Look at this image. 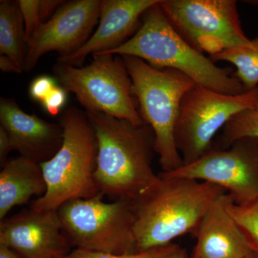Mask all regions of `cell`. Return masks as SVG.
<instances>
[{
	"label": "cell",
	"mask_w": 258,
	"mask_h": 258,
	"mask_svg": "<svg viewBox=\"0 0 258 258\" xmlns=\"http://www.w3.org/2000/svg\"><path fill=\"white\" fill-rule=\"evenodd\" d=\"M215 61H225L236 68L235 76L243 86L244 91L258 87V37L250 43L242 46L226 49L217 55L210 56Z\"/></svg>",
	"instance_id": "18"
},
{
	"label": "cell",
	"mask_w": 258,
	"mask_h": 258,
	"mask_svg": "<svg viewBox=\"0 0 258 258\" xmlns=\"http://www.w3.org/2000/svg\"><path fill=\"white\" fill-rule=\"evenodd\" d=\"M0 244L22 258H63L71 252L57 210L30 208L0 222Z\"/></svg>",
	"instance_id": "12"
},
{
	"label": "cell",
	"mask_w": 258,
	"mask_h": 258,
	"mask_svg": "<svg viewBox=\"0 0 258 258\" xmlns=\"http://www.w3.org/2000/svg\"><path fill=\"white\" fill-rule=\"evenodd\" d=\"M68 93L62 88L56 87L42 103L47 113L51 115H57L67 101Z\"/></svg>",
	"instance_id": "24"
},
{
	"label": "cell",
	"mask_w": 258,
	"mask_h": 258,
	"mask_svg": "<svg viewBox=\"0 0 258 258\" xmlns=\"http://www.w3.org/2000/svg\"><path fill=\"white\" fill-rule=\"evenodd\" d=\"M86 113L98 140L94 177L100 193L112 201H134L157 177L152 168V128L100 112Z\"/></svg>",
	"instance_id": "1"
},
{
	"label": "cell",
	"mask_w": 258,
	"mask_h": 258,
	"mask_svg": "<svg viewBox=\"0 0 258 258\" xmlns=\"http://www.w3.org/2000/svg\"><path fill=\"white\" fill-rule=\"evenodd\" d=\"M161 0H101L99 25L89 40L73 55L57 61L82 67L88 55L120 47L138 30L144 13Z\"/></svg>",
	"instance_id": "13"
},
{
	"label": "cell",
	"mask_w": 258,
	"mask_h": 258,
	"mask_svg": "<svg viewBox=\"0 0 258 258\" xmlns=\"http://www.w3.org/2000/svg\"><path fill=\"white\" fill-rule=\"evenodd\" d=\"M230 211L252 248L258 252V198L242 206L233 203Z\"/></svg>",
	"instance_id": "20"
},
{
	"label": "cell",
	"mask_w": 258,
	"mask_h": 258,
	"mask_svg": "<svg viewBox=\"0 0 258 258\" xmlns=\"http://www.w3.org/2000/svg\"><path fill=\"white\" fill-rule=\"evenodd\" d=\"M233 203L226 192L212 204L195 233L193 258H247L254 252L231 214Z\"/></svg>",
	"instance_id": "15"
},
{
	"label": "cell",
	"mask_w": 258,
	"mask_h": 258,
	"mask_svg": "<svg viewBox=\"0 0 258 258\" xmlns=\"http://www.w3.org/2000/svg\"><path fill=\"white\" fill-rule=\"evenodd\" d=\"M66 3L63 0H40V15L42 23L50 20Z\"/></svg>",
	"instance_id": "25"
},
{
	"label": "cell",
	"mask_w": 258,
	"mask_h": 258,
	"mask_svg": "<svg viewBox=\"0 0 258 258\" xmlns=\"http://www.w3.org/2000/svg\"><path fill=\"white\" fill-rule=\"evenodd\" d=\"M13 151V145L8 134L0 126V165L1 167L9 160L8 156Z\"/></svg>",
	"instance_id": "26"
},
{
	"label": "cell",
	"mask_w": 258,
	"mask_h": 258,
	"mask_svg": "<svg viewBox=\"0 0 258 258\" xmlns=\"http://www.w3.org/2000/svg\"><path fill=\"white\" fill-rule=\"evenodd\" d=\"M55 83V79L50 76H38L30 84L29 88L30 96L35 101L43 103L54 88L57 87Z\"/></svg>",
	"instance_id": "23"
},
{
	"label": "cell",
	"mask_w": 258,
	"mask_h": 258,
	"mask_svg": "<svg viewBox=\"0 0 258 258\" xmlns=\"http://www.w3.org/2000/svg\"><path fill=\"white\" fill-rule=\"evenodd\" d=\"M101 7V0L66 2L30 39L24 71L30 72L47 52L55 51L59 57H64L79 50L92 35L99 21Z\"/></svg>",
	"instance_id": "11"
},
{
	"label": "cell",
	"mask_w": 258,
	"mask_h": 258,
	"mask_svg": "<svg viewBox=\"0 0 258 258\" xmlns=\"http://www.w3.org/2000/svg\"><path fill=\"white\" fill-rule=\"evenodd\" d=\"M0 126L9 136L13 150L37 164L50 160L63 142L60 123H52L22 110L14 98H0Z\"/></svg>",
	"instance_id": "14"
},
{
	"label": "cell",
	"mask_w": 258,
	"mask_h": 258,
	"mask_svg": "<svg viewBox=\"0 0 258 258\" xmlns=\"http://www.w3.org/2000/svg\"><path fill=\"white\" fill-rule=\"evenodd\" d=\"M25 23L27 45L42 23L40 20V0H18Z\"/></svg>",
	"instance_id": "22"
},
{
	"label": "cell",
	"mask_w": 258,
	"mask_h": 258,
	"mask_svg": "<svg viewBox=\"0 0 258 258\" xmlns=\"http://www.w3.org/2000/svg\"><path fill=\"white\" fill-rule=\"evenodd\" d=\"M174 243L163 247L139 251L132 254H113L89 249L76 248L71 251L63 258H166L179 247Z\"/></svg>",
	"instance_id": "21"
},
{
	"label": "cell",
	"mask_w": 258,
	"mask_h": 258,
	"mask_svg": "<svg viewBox=\"0 0 258 258\" xmlns=\"http://www.w3.org/2000/svg\"><path fill=\"white\" fill-rule=\"evenodd\" d=\"M247 258H258V252L254 250V252Z\"/></svg>",
	"instance_id": "30"
},
{
	"label": "cell",
	"mask_w": 258,
	"mask_h": 258,
	"mask_svg": "<svg viewBox=\"0 0 258 258\" xmlns=\"http://www.w3.org/2000/svg\"><path fill=\"white\" fill-rule=\"evenodd\" d=\"M0 69L4 73L21 74L23 69L8 56L0 55Z\"/></svg>",
	"instance_id": "27"
},
{
	"label": "cell",
	"mask_w": 258,
	"mask_h": 258,
	"mask_svg": "<svg viewBox=\"0 0 258 258\" xmlns=\"http://www.w3.org/2000/svg\"><path fill=\"white\" fill-rule=\"evenodd\" d=\"M59 123L63 128V142L52 159L40 164L47 191L31 202L33 210H57L71 200L101 194L94 177L98 140L86 111L70 107Z\"/></svg>",
	"instance_id": "4"
},
{
	"label": "cell",
	"mask_w": 258,
	"mask_h": 258,
	"mask_svg": "<svg viewBox=\"0 0 258 258\" xmlns=\"http://www.w3.org/2000/svg\"><path fill=\"white\" fill-rule=\"evenodd\" d=\"M103 196L78 199L57 210L62 232L76 248L113 254L137 251L134 201H103Z\"/></svg>",
	"instance_id": "7"
},
{
	"label": "cell",
	"mask_w": 258,
	"mask_h": 258,
	"mask_svg": "<svg viewBox=\"0 0 258 258\" xmlns=\"http://www.w3.org/2000/svg\"><path fill=\"white\" fill-rule=\"evenodd\" d=\"M166 258H189V257L186 251L179 247Z\"/></svg>",
	"instance_id": "29"
},
{
	"label": "cell",
	"mask_w": 258,
	"mask_h": 258,
	"mask_svg": "<svg viewBox=\"0 0 258 258\" xmlns=\"http://www.w3.org/2000/svg\"><path fill=\"white\" fill-rule=\"evenodd\" d=\"M258 139V104L235 115L222 128L212 147L226 149L242 139Z\"/></svg>",
	"instance_id": "19"
},
{
	"label": "cell",
	"mask_w": 258,
	"mask_h": 258,
	"mask_svg": "<svg viewBox=\"0 0 258 258\" xmlns=\"http://www.w3.org/2000/svg\"><path fill=\"white\" fill-rule=\"evenodd\" d=\"M25 23L18 1H0V55L8 56L24 71L27 53Z\"/></svg>",
	"instance_id": "17"
},
{
	"label": "cell",
	"mask_w": 258,
	"mask_h": 258,
	"mask_svg": "<svg viewBox=\"0 0 258 258\" xmlns=\"http://www.w3.org/2000/svg\"><path fill=\"white\" fill-rule=\"evenodd\" d=\"M159 3L144 13L138 30L123 45L98 54L139 57L153 67L179 71L196 84L217 92L229 95L246 92L235 74L216 66L176 31Z\"/></svg>",
	"instance_id": "3"
},
{
	"label": "cell",
	"mask_w": 258,
	"mask_h": 258,
	"mask_svg": "<svg viewBox=\"0 0 258 258\" xmlns=\"http://www.w3.org/2000/svg\"><path fill=\"white\" fill-rule=\"evenodd\" d=\"M121 57L132 79L139 114L154 132V150L161 169L176 170L183 165L174 138L180 107L184 95L196 83L176 70L157 69L134 56Z\"/></svg>",
	"instance_id": "5"
},
{
	"label": "cell",
	"mask_w": 258,
	"mask_h": 258,
	"mask_svg": "<svg viewBox=\"0 0 258 258\" xmlns=\"http://www.w3.org/2000/svg\"><path fill=\"white\" fill-rule=\"evenodd\" d=\"M93 57L91 63L80 68L57 61L52 67L56 82L68 93H74L86 111L143 124L123 57L111 54Z\"/></svg>",
	"instance_id": "6"
},
{
	"label": "cell",
	"mask_w": 258,
	"mask_h": 258,
	"mask_svg": "<svg viewBox=\"0 0 258 258\" xmlns=\"http://www.w3.org/2000/svg\"><path fill=\"white\" fill-rule=\"evenodd\" d=\"M46 191L40 164L21 156L9 159L0 172V220L15 207L28 203L33 197L41 198Z\"/></svg>",
	"instance_id": "16"
},
{
	"label": "cell",
	"mask_w": 258,
	"mask_h": 258,
	"mask_svg": "<svg viewBox=\"0 0 258 258\" xmlns=\"http://www.w3.org/2000/svg\"><path fill=\"white\" fill-rule=\"evenodd\" d=\"M159 5L176 31L210 57L251 42L242 30L235 0H161Z\"/></svg>",
	"instance_id": "9"
},
{
	"label": "cell",
	"mask_w": 258,
	"mask_h": 258,
	"mask_svg": "<svg viewBox=\"0 0 258 258\" xmlns=\"http://www.w3.org/2000/svg\"><path fill=\"white\" fill-rule=\"evenodd\" d=\"M0 258H22L13 249L0 244Z\"/></svg>",
	"instance_id": "28"
},
{
	"label": "cell",
	"mask_w": 258,
	"mask_h": 258,
	"mask_svg": "<svg viewBox=\"0 0 258 258\" xmlns=\"http://www.w3.org/2000/svg\"><path fill=\"white\" fill-rule=\"evenodd\" d=\"M226 192L210 183L159 173L134 200L137 251L168 245L186 234L195 235L212 204Z\"/></svg>",
	"instance_id": "2"
},
{
	"label": "cell",
	"mask_w": 258,
	"mask_h": 258,
	"mask_svg": "<svg viewBox=\"0 0 258 258\" xmlns=\"http://www.w3.org/2000/svg\"><path fill=\"white\" fill-rule=\"evenodd\" d=\"M161 173L217 185L232 197L235 205H247L258 198V139H240L226 149L212 147L193 162Z\"/></svg>",
	"instance_id": "10"
},
{
	"label": "cell",
	"mask_w": 258,
	"mask_h": 258,
	"mask_svg": "<svg viewBox=\"0 0 258 258\" xmlns=\"http://www.w3.org/2000/svg\"><path fill=\"white\" fill-rule=\"evenodd\" d=\"M257 104L258 87L229 95L195 85L181 101L174 135L183 164L208 152L217 134L235 115Z\"/></svg>",
	"instance_id": "8"
}]
</instances>
